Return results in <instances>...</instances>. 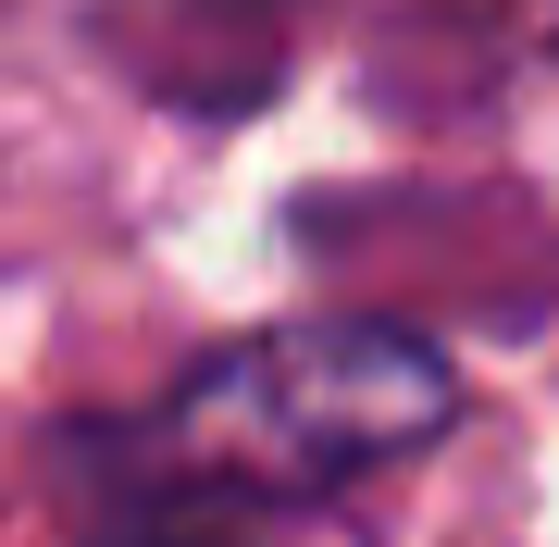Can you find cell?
I'll use <instances>...</instances> for the list:
<instances>
[{
  "mask_svg": "<svg viewBox=\"0 0 559 547\" xmlns=\"http://www.w3.org/2000/svg\"><path fill=\"white\" fill-rule=\"evenodd\" d=\"M448 424H460V373L411 324H261L150 411V461L212 486L224 510H274L360 486V473L436 448Z\"/></svg>",
  "mask_w": 559,
  "mask_h": 547,
  "instance_id": "cell-1",
  "label": "cell"
}]
</instances>
